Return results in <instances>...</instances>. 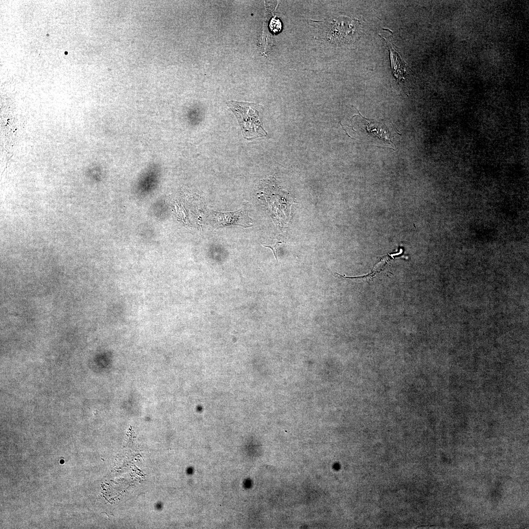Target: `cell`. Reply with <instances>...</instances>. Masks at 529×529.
I'll list each match as a JSON object with an SVG mask.
<instances>
[{"instance_id": "1", "label": "cell", "mask_w": 529, "mask_h": 529, "mask_svg": "<svg viewBox=\"0 0 529 529\" xmlns=\"http://www.w3.org/2000/svg\"><path fill=\"white\" fill-rule=\"evenodd\" d=\"M226 103L237 118L244 139L251 140L267 136L263 126V108L261 105L233 100L228 101Z\"/></svg>"}, {"instance_id": "2", "label": "cell", "mask_w": 529, "mask_h": 529, "mask_svg": "<svg viewBox=\"0 0 529 529\" xmlns=\"http://www.w3.org/2000/svg\"><path fill=\"white\" fill-rule=\"evenodd\" d=\"M358 20L347 17H340L330 24L329 40L337 44L345 43L353 39L357 32Z\"/></svg>"}, {"instance_id": "3", "label": "cell", "mask_w": 529, "mask_h": 529, "mask_svg": "<svg viewBox=\"0 0 529 529\" xmlns=\"http://www.w3.org/2000/svg\"><path fill=\"white\" fill-rule=\"evenodd\" d=\"M215 218L218 225L223 226L238 225L243 227L251 226L252 221L247 213L243 210L231 213H214Z\"/></svg>"}, {"instance_id": "4", "label": "cell", "mask_w": 529, "mask_h": 529, "mask_svg": "<svg viewBox=\"0 0 529 529\" xmlns=\"http://www.w3.org/2000/svg\"><path fill=\"white\" fill-rule=\"evenodd\" d=\"M382 38L386 43L389 50L391 67L394 75L398 83H402L405 81L407 77L409 76L410 70L405 62L403 60L398 52L394 49L392 45L386 39L383 37Z\"/></svg>"}, {"instance_id": "5", "label": "cell", "mask_w": 529, "mask_h": 529, "mask_svg": "<svg viewBox=\"0 0 529 529\" xmlns=\"http://www.w3.org/2000/svg\"><path fill=\"white\" fill-rule=\"evenodd\" d=\"M281 243H282V242L279 241L276 242V243L275 245H273V246H268V245H263L264 247L269 248H270V249H271L272 250V252L273 253V254H274V255L275 256V259L276 260L277 262H278V259H277L278 249V247H279V246L280 245V244Z\"/></svg>"}]
</instances>
